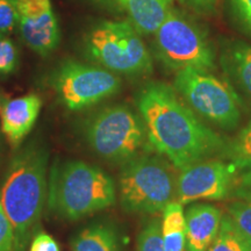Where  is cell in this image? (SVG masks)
I'll list each match as a JSON object with an SVG mask.
<instances>
[{
	"mask_svg": "<svg viewBox=\"0 0 251 251\" xmlns=\"http://www.w3.org/2000/svg\"><path fill=\"white\" fill-rule=\"evenodd\" d=\"M136 102L151 147L178 170L221 148V137L203 125L170 86L149 83L140 91Z\"/></svg>",
	"mask_w": 251,
	"mask_h": 251,
	"instance_id": "6da1fadb",
	"label": "cell"
},
{
	"mask_svg": "<svg viewBox=\"0 0 251 251\" xmlns=\"http://www.w3.org/2000/svg\"><path fill=\"white\" fill-rule=\"evenodd\" d=\"M49 152L33 141L15 153L0 187V203L14 229V251H25L36 234L48 193Z\"/></svg>",
	"mask_w": 251,
	"mask_h": 251,
	"instance_id": "7a4b0ae2",
	"label": "cell"
},
{
	"mask_svg": "<svg viewBox=\"0 0 251 251\" xmlns=\"http://www.w3.org/2000/svg\"><path fill=\"white\" fill-rule=\"evenodd\" d=\"M114 181L101 169L80 161L56 162L49 177L47 202L59 218L77 221L114 205Z\"/></svg>",
	"mask_w": 251,
	"mask_h": 251,
	"instance_id": "3957f363",
	"label": "cell"
},
{
	"mask_svg": "<svg viewBox=\"0 0 251 251\" xmlns=\"http://www.w3.org/2000/svg\"><path fill=\"white\" fill-rule=\"evenodd\" d=\"M84 137L92 151L108 162L127 163L151 147L141 115L121 105L103 108L85 121Z\"/></svg>",
	"mask_w": 251,
	"mask_h": 251,
	"instance_id": "277c9868",
	"label": "cell"
},
{
	"mask_svg": "<svg viewBox=\"0 0 251 251\" xmlns=\"http://www.w3.org/2000/svg\"><path fill=\"white\" fill-rule=\"evenodd\" d=\"M177 180L170 164L156 156H137L126 163L119 176V196L124 209L153 214L174 201Z\"/></svg>",
	"mask_w": 251,
	"mask_h": 251,
	"instance_id": "5b68a950",
	"label": "cell"
},
{
	"mask_svg": "<svg viewBox=\"0 0 251 251\" xmlns=\"http://www.w3.org/2000/svg\"><path fill=\"white\" fill-rule=\"evenodd\" d=\"M85 47L93 61L111 71L139 75L151 70V57L130 21L99 24L86 36Z\"/></svg>",
	"mask_w": 251,
	"mask_h": 251,
	"instance_id": "8992f818",
	"label": "cell"
},
{
	"mask_svg": "<svg viewBox=\"0 0 251 251\" xmlns=\"http://www.w3.org/2000/svg\"><path fill=\"white\" fill-rule=\"evenodd\" d=\"M175 87L202 118L224 129H233L237 126L241 117L237 96L227 83L207 70H178Z\"/></svg>",
	"mask_w": 251,
	"mask_h": 251,
	"instance_id": "52a82bcc",
	"label": "cell"
},
{
	"mask_svg": "<svg viewBox=\"0 0 251 251\" xmlns=\"http://www.w3.org/2000/svg\"><path fill=\"white\" fill-rule=\"evenodd\" d=\"M155 35L157 54L166 67L177 71L186 68H214V51L206 37L174 11H170Z\"/></svg>",
	"mask_w": 251,
	"mask_h": 251,
	"instance_id": "ba28073f",
	"label": "cell"
},
{
	"mask_svg": "<svg viewBox=\"0 0 251 251\" xmlns=\"http://www.w3.org/2000/svg\"><path fill=\"white\" fill-rule=\"evenodd\" d=\"M59 101L71 111H80L118 92L121 80L105 69L64 61L51 75Z\"/></svg>",
	"mask_w": 251,
	"mask_h": 251,
	"instance_id": "9c48e42d",
	"label": "cell"
},
{
	"mask_svg": "<svg viewBox=\"0 0 251 251\" xmlns=\"http://www.w3.org/2000/svg\"><path fill=\"white\" fill-rule=\"evenodd\" d=\"M236 169L220 161H199L190 164L177 179L176 201L181 205L199 200H224L235 181Z\"/></svg>",
	"mask_w": 251,
	"mask_h": 251,
	"instance_id": "30bf717a",
	"label": "cell"
},
{
	"mask_svg": "<svg viewBox=\"0 0 251 251\" xmlns=\"http://www.w3.org/2000/svg\"><path fill=\"white\" fill-rule=\"evenodd\" d=\"M18 21L26 45L41 56L57 48L59 27L50 0H15Z\"/></svg>",
	"mask_w": 251,
	"mask_h": 251,
	"instance_id": "8fae6325",
	"label": "cell"
},
{
	"mask_svg": "<svg viewBox=\"0 0 251 251\" xmlns=\"http://www.w3.org/2000/svg\"><path fill=\"white\" fill-rule=\"evenodd\" d=\"M42 100L37 94H28L7 100L2 105L0 129L13 147H18L39 118Z\"/></svg>",
	"mask_w": 251,
	"mask_h": 251,
	"instance_id": "7c38bea8",
	"label": "cell"
},
{
	"mask_svg": "<svg viewBox=\"0 0 251 251\" xmlns=\"http://www.w3.org/2000/svg\"><path fill=\"white\" fill-rule=\"evenodd\" d=\"M222 213L209 203H196L185 213L186 251H207L219 233Z\"/></svg>",
	"mask_w": 251,
	"mask_h": 251,
	"instance_id": "4fadbf2b",
	"label": "cell"
},
{
	"mask_svg": "<svg viewBox=\"0 0 251 251\" xmlns=\"http://www.w3.org/2000/svg\"><path fill=\"white\" fill-rule=\"evenodd\" d=\"M139 33L152 34L171 11L172 0H118Z\"/></svg>",
	"mask_w": 251,
	"mask_h": 251,
	"instance_id": "5bb4252c",
	"label": "cell"
},
{
	"mask_svg": "<svg viewBox=\"0 0 251 251\" xmlns=\"http://www.w3.org/2000/svg\"><path fill=\"white\" fill-rule=\"evenodd\" d=\"M71 247L72 251H121L117 230L105 224L84 228L72 240Z\"/></svg>",
	"mask_w": 251,
	"mask_h": 251,
	"instance_id": "9a60e30c",
	"label": "cell"
},
{
	"mask_svg": "<svg viewBox=\"0 0 251 251\" xmlns=\"http://www.w3.org/2000/svg\"><path fill=\"white\" fill-rule=\"evenodd\" d=\"M162 212V236L165 251H186V220L183 205L174 200Z\"/></svg>",
	"mask_w": 251,
	"mask_h": 251,
	"instance_id": "2e32d148",
	"label": "cell"
},
{
	"mask_svg": "<svg viewBox=\"0 0 251 251\" xmlns=\"http://www.w3.org/2000/svg\"><path fill=\"white\" fill-rule=\"evenodd\" d=\"M207 251H251V237L237 227L230 215H224L219 233Z\"/></svg>",
	"mask_w": 251,
	"mask_h": 251,
	"instance_id": "e0dca14e",
	"label": "cell"
},
{
	"mask_svg": "<svg viewBox=\"0 0 251 251\" xmlns=\"http://www.w3.org/2000/svg\"><path fill=\"white\" fill-rule=\"evenodd\" d=\"M228 156L236 170L251 175V121L231 142Z\"/></svg>",
	"mask_w": 251,
	"mask_h": 251,
	"instance_id": "ac0fdd59",
	"label": "cell"
},
{
	"mask_svg": "<svg viewBox=\"0 0 251 251\" xmlns=\"http://www.w3.org/2000/svg\"><path fill=\"white\" fill-rule=\"evenodd\" d=\"M136 251H165L161 220H150L144 225L137 237Z\"/></svg>",
	"mask_w": 251,
	"mask_h": 251,
	"instance_id": "d6986e66",
	"label": "cell"
},
{
	"mask_svg": "<svg viewBox=\"0 0 251 251\" xmlns=\"http://www.w3.org/2000/svg\"><path fill=\"white\" fill-rule=\"evenodd\" d=\"M231 59L237 79L251 97V47L246 45L236 47Z\"/></svg>",
	"mask_w": 251,
	"mask_h": 251,
	"instance_id": "ffe728a7",
	"label": "cell"
},
{
	"mask_svg": "<svg viewBox=\"0 0 251 251\" xmlns=\"http://www.w3.org/2000/svg\"><path fill=\"white\" fill-rule=\"evenodd\" d=\"M228 211L237 227L251 237V196L242 201L234 202L229 206Z\"/></svg>",
	"mask_w": 251,
	"mask_h": 251,
	"instance_id": "44dd1931",
	"label": "cell"
},
{
	"mask_svg": "<svg viewBox=\"0 0 251 251\" xmlns=\"http://www.w3.org/2000/svg\"><path fill=\"white\" fill-rule=\"evenodd\" d=\"M18 50L7 37L0 35V74L8 75L17 69Z\"/></svg>",
	"mask_w": 251,
	"mask_h": 251,
	"instance_id": "7402d4cb",
	"label": "cell"
},
{
	"mask_svg": "<svg viewBox=\"0 0 251 251\" xmlns=\"http://www.w3.org/2000/svg\"><path fill=\"white\" fill-rule=\"evenodd\" d=\"M18 21L15 0H0V34L13 29Z\"/></svg>",
	"mask_w": 251,
	"mask_h": 251,
	"instance_id": "603a6c76",
	"label": "cell"
},
{
	"mask_svg": "<svg viewBox=\"0 0 251 251\" xmlns=\"http://www.w3.org/2000/svg\"><path fill=\"white\" fill-rule=\"evenodd\" d=\"M14 229L0 203V251H14Z\"/></svg>",
	"mask_w": 251,
	"mask_h": 251,
	"instance_id": "cb8c5ba5",
	"label": "cell"
},
{
	"mask_svg": "<svg viewBox=\"0 0 251 251\" xmlns=\"http://www.w3.org/2000/svg\"><path fill=\"white\" fill-rule=\"evenodd\" d=\"M29 251H61V249L51 235L39 231L31 237Z\"/></svg>",
	"mask_w": 251,
	"mask_h": 251,
	"instance_id": "d4e9b609",
	"label": "cell"
},
{
	"mask_svg": "<svg viewBox=\"0 0 251 251\" xmlns=\"http://www.w3.org/2000/svg\"><path fill=\"white\" fill-rule=\"evenodd\" d=\"M181 2L186 4L198 11H212L215 7L218 0H180Z\"/></svg>",
	"mask_w": 251,
	"mask_h": 251,
	"instance_id": "484cf974",
	"label": "cell"
},
{
	"mask_svg": "<svg viewBox=\"0 0 251 251\" xmlns=\"http://www.w3.org/2000/svg\"><path fill=\"white\" fill-rule=\"evenodd\" d=\"M238 13L251 27V0H235Z\"/></svg>",
	"mask_w": 251,
	"mask_h": 251,
	"instance_id": "4316f807",
	"label": "cell"
},
{
	"mask_svg": "<svg viewBox=\"0 0 251 251\" xmlns=\"http://www.w3.org/2000/svg\"><path fill=\"white\" fill-rule=\"evenodd\" d=\"M5 101H2V98H1V94H0V111H1V107L2 105H4Z\"/></svg>",
	"mask_w": 251,
	"mask_h": 251,
	"instance_id": "83f0119b",
	"label": "cell"
},
{
	"mask_svg": "<svg viewBox=\"0 0 251 251\" xmlns=\"http://www.w3.org/2000/svg\"><path fill=\"white\" fill-rule=\"evenodd\" d=\"M1 146H2V142H1V129H0V152H1Z\"/></svg>",
	"mask_w": 251,
	"mask_h": 251,
	"instance_id": "f1b7e54d",
	"label": "cell"
},
{
	"mask_svg": "<svg viewBox=\"0 0 251 251\" xmlns=\"http://www.w3.org/2000/svg\"><path fill=\"white\" fill-rule=\"evenodd\" d=\"M99 1H102V0H99Z\"/></svg>",
	"mask_w": 251,
	"mask_h": 251,
	"instance_id": "f546056e",
	"label": "cell"
}]
</instances>
